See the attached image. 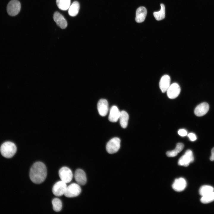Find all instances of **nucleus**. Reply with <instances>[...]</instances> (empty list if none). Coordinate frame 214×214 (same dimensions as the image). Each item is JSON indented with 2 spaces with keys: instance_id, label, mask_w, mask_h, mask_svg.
I'll list each match as a JSON object with an SVG mask.
<instances>
[{
  "instance_id": "obj_1",
  "label": "nucleus",
  "mask_w": 214,
  "mask_h": 214,
  "mask_svg": "<svg viewBox=\"0 0 214 214\" xmlns=\"http://www.w3.org/2000/svg\"><path fill=\"white\" fill-rule=\"evenodd\" d=\"M47 175V170L45 165L42 162L34 163L31 168L29 176L34 183L39 184L43 182Z\"/></svg>"
},
{
  "instance_id": "obj_2",
  "label": "nucleus",
  "mask_w": 214,
  "mask_h": 214,
  "mask_svg": "<svg viewBox=\"0 0 214 214\" xmlns=\"http://www.w3.org/2000/svg\"><path fill=\"white\" fill-rule=\"evenodd\" d=\"M0 152L2 155L7 158L13 157L15 153L17 147L15 145L10 141L4 143L1 146Z\"/></svg>"
},
{
  "instance_id": "obj_3",
  "label": "nucleus",
  "mask_w": 214,
  "mask_h": 214,
  "mask_svg": "<svg viewBox=\"0 0 214 214\" xmlns=\"http://www.w3.org/2000/svg\"><path fill=\"white\" fill-rule=\"evenodd\" d=\"M81 189L78 183H73L67 186L64 195L67 197H76L79 195Z\"/></svg>"
},
{
  "instance_id": "obj_4",
  "label": "nucleus",
  "mask_w": 214,
  "mask_h": 214,
  "mask_svg": "<svg viewBox=\"0 0 214 214\" xmlns=\"http://www.w3.org/2000/svg\"><path fill=\"white\" fill-rule=\"evenodd\" d=\"M21 5L18 0H12L9 2L7 6V13L10 16H14L20 12Z\"/></svg>"
},
{
  "instance_id": "obj_5",
  "label": "nucleus",
  "mask_w": 214,
  "mask_h": 214,
  "mask_svg": "<svg viewBox=\"0 0 214 214\" xmlns=\"http://www.w3.org/2000/svg\"><path fill=\"white\" fill-rule=\"evenodd\" d=\"M120 140L114 137L109 140L106 146V150L108 153L113 154L117 152L120 148Z\"/></svg>"
},
{
  "instance_id": "obj_6",
  "label": "nucleus",
  "mask_w": 214,
  "mask_h": 214,
  "mask_svg": "<svg viewBox=\"0 0 214 214\" xmlns=\"http://www.w3.org/2000/svg\"><path fill=\"white\" fill-rule=\"evenodd\" d=\"M194 160L192 151L190 150H188L185 152L184 155L180 158L178 164L180 166H187L190 163L193 161Z\"/></svg>"
},
{
  "instance_id": "obj_7",
  "label": "nucleus",
  "mask_w": 214,
  "mask_h": 214,
  "mask_svg": "<svg viewBox=\"0 0 214 214\" xmlns=\"http://www.w3.org/2000/svg\"><path fill=\"white\" fill-rule=\"evenodd\" d=\"M59 177L62 181L66 183L70 182L72 180L73 174L71 170L68 168L63 167L59 172Z\"/></svg>"
},
{
  "instance_id": "obj_8",
  "label": "nucleus",
  "mask_w": 214,
  "mask_h": 214,
  "mask_svg": "<svg viewBox=\"0 0 214 214\" xmlns=\"http://www.w3.org/2000/svg\"><path fill=\"white\" fill-rule=\"evenodd\" d=\"M67 187L66 183L62 180L58 181L53 186V193L56 196H61L64 194Z\"/></svg>"
},
{
  "instance_id": "obj_9",
  "label": "nucleus",
  "mask_w": 214,
  "mask_h": 214,
  "mask_svg": "<svg viewBox=\"0 0 214 214\" xmlns=\"http://www.w3.org/2000/svg\"><path fill=\"white\" fill-rule=\"evenodd\" d=\"M180 92V88L178 84L174 83L170 85L168 89L167 94L169 98L173 99L179 95Z\"/></svg>"
},
{
  "instance_id": "obj_10",
  "label": "nucleus",
  "mask_w": 214,
  "mask_h": 214,
  "mask_svg": "<svg viewBox=\"0 0 214 214\" xmlns=\"http://www.w3.org/2000/svg\"><path fill=\"white\" fill-rule=\"evenodd\" d=\"M97 108L100 116L103 117L106 116L108 110V104L107 101L104 99H100L97 103Z\"/></svg>"
},
{
  "instance_id": "obj_11",
  "label": "nucleus",
  "mask_w": 214,
  "mask_h": 214,
  "mask_svg": "<svg viewBox=\"0 0 214 214\" xmlns=\"http://www.w3.org/2000/svg\"><path fill=\"white\" fill-rule=\"evenodd\" d=\"M74 177L75 181L79 185H84L86 183L87 179L84 171L81 169H77L75 171Z\"/></svg>"
},
{
  "instance_id": "obj_12",
  "label": "nucleus",
  "mask_w": 214,
  "mask_h": 214,
  "mask_svg": "<svg viewBox=\"0 0 214 214\" xmlns=\"http://www.w3.org/2000/svg\"><path fill=\"white\" fill-rule=\"evenodd\" d=\"M53 19L56 24L61 29H65L67 26V22L63 16L58 12H55L53 15Z\"/></svg>"
},
{
  "instance_id": "obj_13",
  "label": "nucleus",
  "mask_w": 214,
  "mask_h": 214,
  "mask_svg": "<svg viewBox=\"0 0 214 214\" xmlns=\"http://www.w3.org/2000/svg\"><path fill=\"white\" fill-rule=\"evenodd\" d=\"M208 104L206 102L202 103L198 105L194 110V113L197 116L200 117L205 114L209 110Z\"/></svg>"
},
{
  "instance_id": "obj_14",
  "label": "nucleus",
  "mask_w": 214,
  "mask_h": 214,
  "mask_svg": "<svg viewBox=\"0 0 214 214\" xmlns=\"http://www.w3.org/2000/svg\"><path fill=\"white\" fill-rule=\"evenodd\" d=\"M186 182L183 178L176 179L172 185V188L175 191L180 192L183 191L185 188Z\"/></svg>"
},
{
  "instance_id": "obj_15",
  "label": "nucleus",
  "mask_w": 214,
  "mask_h": 214,
  "mask_svg": "<svg viewBox=\"0 0 214 214\" xmlns=\"http://www.w3.org/2000/svg\"><path fill=\"white\" fill-rule=\"evenodd\" d=\"M170 78L168 75H165L161 78L159 82L160 88L163 93L167 91L170 86Z\"/></svg>"
},
{
  "instance_id": "obj_16",
  "label": "nucleus",
  "mask_w": 214,
  "mask_h": 214,
  "mask_svg": "<svg viewBox=\"0 0 214 214\" xmlns=\"http://www.w3.org/2000/svg\"><path fill=\"white\" fill-rule=\"evenodd\" d=\"M147 11L144 7H140L136 11L135 20L137 23H140L143 22L146 17Z\"/></svg>"
},
{
  "instance_id": "obj_17",
  "label": "nucleus",
  "mask_w": 214,
  "mask_h": 214,
  "mask_svg": "<svg viewBox=\"0 0 214 214\" xmlns=\"http://www.w3.org/2000/svg\"><path fill=\"white\" fill-rule=\"evenodd\" d=\"M120 112L117 106H113L110 109L108 116L109 121L112 122H116L119 119Z\"/></svg>"
},
{
  "instance_id": "obj_18",
  "label": "nucleus",
  "mask_w": 214,
  "mask_h": 214,
  "mask_svg": "<svg viewBox=\"0 0 214 214\" xmlns=\"http://www.w3.org/2000/svg\"><path fill=\"white\" fill-rule=\"evenodd\" d=\"M119 119L121 126L124 128H126L129 119V115L128 113L124 111H120Z\"/></svg>"
},
{
  "instance_id": "obj_19",
  "label": "nucleus",
  "mask_w": 214,
  "mask_h": 214,
  "mask_svg": "<svg viewBox=\"0 0 214 214\" xmlns=\"http://www.w3.org/2000/svg\"><path fill=\"white\" fill-rule=\"evenodd\" d=\"M79 8V3L77 1L73 2L68 9L69 14L71 16H76L78 13Z\"/></svg>"
},
{
  "instance_id": "obj_20",
  "label": "nucleus",
  "mask_w": 214,
  "mask_h": 214,
  "mask_svg": "<svg viewBox=\"0 0 214 214\" xmlns=\"http://www.w3.org/2000/svg\"><path fill=\"white\" fill-rule=\"evenodd\" d=\"M184 145L182 143H178L176 145L175 149L171 151H168L166 152L167 156L169 157H174L176 156L177 154L183 150Z\"/></svg>"
},
{
  "instance_id": "obj_21",
  "label": "nucleus",
  "mask_w": 214,
  "mask_h": 214,
  "mask_svg": "<svg viewBox=\"0 0 214 214\" xmlns=\"http://www.w3.org/2000/svg\"><path fill=\"white\" fill-rule=\"evenodd\" d=\"M56 3L59 9L66 10L69 9L70 6V0H56Z\"/></svg>"
},
{
  "instance_id": "obj_22",
  "label": "nucleus",
  "mask_w": 214,
  "mask_h": 214,
  "mask_svg": "<svg viewBox=\"0 0 214 214\" xmlns=\"http://www.w3.org/2000/svg\"><path fill=\"white\" fill-rule=\"evenodd\" d=\"M161 9L160 11L154 12L153 15L155 19L157 21H160L163 19L165 17V7L163 4H160Z\"/></svg>"
},
{
  "instance_id": "obj_23",
  "label": "nucleus",
  "mask_w": 214,
  "mask_h": 214,
  "mask_svg": "<svg viewBox=\"0 0 214 214\" xmlns=\"http://www.w3.org/2000/svg\"><path fill=\"white\" fill-rule=\"evenodd\" d=\"M213 191L214 188L212 186L208 185H204L200 188L199 193L203 196Z\"/></svg>"
},
{
  "instance_id": "obj_24",
  "label": "nucleus",
  "mask_w": 214,
  "mask_h": 214,
  "mask_svg": "<svg viewBox=\"0 0 214 214\" xmlns=\"http://www.w3.org/2000/svg\"><path fill=\"white\" fill-rule=\"evenodd\" d=\"M201 202L204 204L210 203L214 201V192L213 191L205 195L202 196L200 199Z\"/></svg>"
},
{
  "instance_id": "obj_25",
  "label": "nucleus",
  "mask_w": 214,
  "mask_h": 214,
  "mask_svg": "<svg viewBox=\"0 0 214 214\" xmlns=\"http://www.w3.org/2000/svg\"><path fill=\"white\" fill-rule=\"evenodd\" d=\"M53 209L56 212L60 211L62 207V204L61 200L58 198H55L52 201Z\"/></svg>"
},
{
  "instance_id": "obj_26",
  "label": "nucleus",
  "mask_w": 214,
  "mask_h": 214,
  "mask_svg": "<svg viewBox=\"0 0 214 214\" xmlns=\"http://www.w3.org/2000/svg\"><path fill=\"white\" fill-rule=\"evenodd\" d=\"M178 134L181 136H185L187 135V132L185 129H180L178 131Z\"/></svg>"
},
{
  "instance_id": "obj_27",
  "label": "nucleus",
  "mask_w": 214,
  "mask_h": 214,
  "mask_svg": "<svg viewBox=\"0 0 214 214\" xmlns=\"http://www.w3.org/2000/svg\"><path fill=\"white\" fill-rule=\"evenodd\" d=\"M188 136L191 141H194L196 139V137L193 133H190L188 134Z\"/></svg>"
},
{
  "instance_id": "obj_28",
  "label": "nucleus",
  "mask_w": 214,
  "mask_h": 214,
  "mask_svg": "<svg viewBox=\"0 0 214 214\" xmlns=\"http://www.w3.org/2000/svg\"><path fill=\"white\" fill-rule=\"evenodd\" d=\"M210 159L211 161L214 160V147L211 150V155Z\"/></svg>"
}]
</instances>
